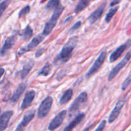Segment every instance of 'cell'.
Segmentation results:
<instances>
[{
    "label": "cell",
    "mask_w": 131,
    "mask_h": 131,
    "mask_svg": "<svg viewBox=\"0 0 131 131\" xmlns=\"http://www.w3.org/2000/svg\"><path fill=\"white\" fill-rule=\"evenodd\" d=\"M77 41L78 40L76 37L70 38L69 42L63 47L60 54L54 59V63L60 64L67 62L71 58L73 50L74 49L77 44Z\"/></svg>",
    "instance_id": "obj_1"
},
{
    "label": "cell",
    "mask_w": 131,
    "mask_h": 131,
    "mask_svg": "<svg viewBox=\"0 0 131 131\" xmlns=\"http://www.w3.org/2000/svg\"><path fill=\"white\" fill-rule=\"evenodd\" d=\"M64 8H65V7H64L63 6L60 5L58 7L56 8L54 10V12L53 14H52V16L50 18L49 21L46 23L44 28H43V32H42V34H43V35H45L46 37V36L49 35L51 33V32L52 31L53 28H54L55 26H56V23H57L60 15L62 14L63 11L64 10Z\"/></svg>",
    "instance_id": "obj_2"
},
{
    "label": "cell",
    "mask_w": 131,
    "mask_h": 131,
    "mask_svg": "<svg viewBox=\"0 0 131 131\" xmlns=\"http://www.w3.org/2000/svg\"><path fill=\"white\" fill-rule=\"evenodd\" d=\"M53 102V99L51 97L48 96L42 102L38 109L37 116L38 118H43L49 113L51 109V106Z\"/></svg>",
    "instance_id": "obj_3"
},
{
    "label": "cell",
    "mask_w": 131,
    "mask_h": 131,
    "mask_svg": "<svg viewBox=\"0 0 131 131\" xmlns=\"http://www.w3.org/2000/svg\"><path fill=\"white\" fill-rule=\"evenodd\" d=\"M131 58V49L128 51V52H127V54H125V56H124V58L121 60L120 63L117 64L113 69L111 70V71L110 72V74H109L108 78H107V80L109 81H111V80L114 79L115 77L119 73V72L126 65V64L127 63L128 61L130 60Z\"/></svg>",
    "instance_id": "obj_4"
},
{
    "label": "cell",
    "mask_w": 131,
    "mask_h": 131,
    "mask_svg": "<svg viewBox=\"0 0 131 131\" xmlns=\"http://www.w3.org/2000/svg\"><path fill=\"white\" fill-rule=\"evenodd\" d=\"M45 37H46V36L43 35L42 33L38 34V35L35 37L34 38L32 39V40L31 41V42H29L27 46L21 47V48L19 50L18 54H19V56H21V55L26 53V52H29V51H31V50H32L33 49H34L35 47H37L38 44H40V43L43 40Z\"/></svg>",
    "instance_id": "obj_5"
},
{
    "label": "cell",
    "mask_w": 131,
    "mask_h": 131,
    "mask_svg": "<svg viewBox=\"0 0 131 131\" xmlns=\"http://www.w3.org/2000/svg\"><path fill=\"white\" fill-rule=\"evenodd\" d=\"M106 56H107V52H106V51H104L101 52V54L97 58V59L95 60L92 67L90 68V69L87 72L86 75V78H90L92 75H94L97 72H98V70H99L100 68L101 67L102 64L104 62L106 58Z\"/></svg>",
    "instance_id": "obj_6"
},
{
    "label": "cell",
    "mask_w": 131,
    "mask_h": 131,
    "mask_svg": "<svg viewBox=\"0 0 131 131\" xmlns=\"http://www.w3.org/2000/svg\"><path fill=\"white\" fill-rule=\"evenodd\" d=\"M66 110H63V111H60L50 122L48 127L49 130L50 131H53L56 129L58 128L61 125L63 122L64 119H65V116H66Z\"/></svg>",
    "instance_id": "obj_7"
},
{
    "label": "cell",
    "mask_w": 131,
    "mask_h": 131,
    "mask_svg": "<svg viewBox=\"0 0 131 131\" xmlns=\"http://www.w3.org/2000/svg\"><path fill=\"white\" fill-rule=\"evenodd\" d=\"M88 99V95L86 92H83L81 93L73 102V103L70 105L69 107V111L70 113H74L79 109L81 106L84 104Z\"/></svg>",
    "instance_id": "obj_8"
},
{
    "label": "cell",
    "mask_w": 131,
    "mask_h": 131,
    "mask_svg": "<svg viewBox=\"0 0 131 131\" xmlns=\"http://www.w3.org/2000/svg\"><path fill=\"white\" fill-rule=\"evenodd\" d=\"M131 46V39L128 40L125 43H124V44L121 45V46H119L118 48L116 49L115 51L113 52H112L110 57V61L111 63L114 62V61H116L118 58L122 56V54H123V52L127 49L129 47H130Z\"/></svg>",
    "instance_id": "obj_9"
},
{
    "label": "cell",
    "mask_w": 131,
    "mask_h": 131,
    "mask_svg": "<svg viewBox=\"0 0 131 131\" xmlns=\"http://www.w3.org/2000/svg\"><path fill=\"white\" fill-rule=\"evenodd\" d=\"M106 1H104L94 12H93L91 14V15L88 17V21H89L90 24H93L101 17L104 12V10L105 9V7H106Z\"/></svg>",
    "instance_id": "obj_10"
},
{
    "label": "cell",
    "mask_w": 131,
    "mask_h": 131,
    "mask_svg": "<svg viewBox=\"0 0 131 131\" xmlns=\"http://www.w3.org/2000/svg\"><path fill=\"white\" fill-rule=\"evenodd\" d=\"M125 103V100L122 99L120 100L118 102L116 103V104L115 105V107L113 110V111H111V114L110 115V117L108 119V122L110 124H111L112 122H113L115 120L118 118V116L120 115V112L122 111V109L123 106H124Z\"/></svg>",
    "instance_id": "obj_11"
},
{
    "label": "cell",
    "mask_w": 131,
    "mask_h": 131,
    "mask_svg": "<svg viewBox=\"0 0 131 131\" xmlns=\"http://www.w3.org/2000/svg\"><path fill=\"white\" fill-rule=\"evenodd\" d=\"M35 113L33 111H28L26 114H25L23 120L20 122V124L18 125V126L17 127L15 131H23L24 128L26 127L28 125V124L33 120V118L35 117Z\"/></svg>",
    "instance_id": "obj_12"
},
{
    "label": "cell",
    "mask_w": 131,
    "mask_h": 131,
    "mask_svg": "<svg viewBox=\"0 0 131 131\" xmlns=\"http://www.w3.org/2000/svg\"><path fill=\"white\" fill-rule=\"evenodd\" d=\"M17 38V35H13L10 36L6 38L1 49V56H3L4 54H5V53L13 47V46L15 44V42H16Z\"/></svg>",
    "instance_id": "obj_13"
},
{
    "label": "cell",
    "mask_w": 131,
    "mask_h": 131,
    "mask_svg": "<svg viewBox=\"0 0 131 131\" xmlns=\"http://www.w3.org/2000/svg\"><path fill=\"white\" fill-rule=\"evenodd\" d=\"M14 115L13 111H6L4 112L0 116V130L3 131L8 127L9 120Z\"/></svg>",
    "instance_id": "obj_14"
},
{
    "label": "cell",
    "mask_w": 131,
    "mask_h": 131,
    "mask_svg": "<svg viewBox=\"0 0 131 131\" xmlns=\"http://www.w3.org/2000/svg\"><path fill=\"white\" fill-rule=\"evenodd\" d=\"M35 96V92L33 90H29L26 92L21 105H20L21 110H25L31 104L32 102L34 100Z\"/></svg>",
    "instance_id": "obj_15"
},
{
    "label": "cell",
    "mask_w": 131,
    "mask_h": 131,
    "mask_svg": "<svg viewBox=\"0 0 131 131\" xmlns=\"http://www.w3.org/2000/svg\"><path fill=\"white\" fill-rule=\"evenodd\" d=\"M26 88V84L25 83H21L19 85V86L17 87L16 90H15V92L13 94V95L12 96L11 99H10V101L13 103H16L18 101V100L19 99L20 96L23 95V93H24V92L25 91Z\"/></svg>",
    "instance_id": "obj_16"
},
{
    "label": "cell",
    "mask_w": 131,
    "mask_h": 131,
    "mask_svg": "<svg viewBox=\"0 0 131 131\" xmlns=\"http://www.w3.org/2000/svg\"><path fill=\"white\" fill-rule=\"evenodd\" d=\"M84 117V113H80L63 129V131H72L83 120V119Z\"/></svg>",
    "instance_id": "obj_17"
},
{
    "label": "cell",
    "mask_w": 131,
    "mask_h": 131,
    "mask_svg": "<svg viewBox=\"0 0 131 131\" xmlns=\"http://www.w3.org/2000/svg\"><path fill=\"white\" fill-rule=\"evenodd\" d=\"M34 64L35 62L31 60V61H29L28 62H27L24 65L21 70V73H20V78H21V79H24V78H26V77L28 75L30 70L33 69Z\"/></svg>",
    "instance_id": "obj_18"
},
{
    "label": "cell",
    "mask_w": 131,
    "mask_h": 131,
    "mask_svg": "<svg viewBox=\"0 0 131 131\" xmlns=\"http://www.w3.org/2000/svg\"><path fill=\"white\" fill-rule=\"evenodd\" d=\"M73 96V90L70 88L68 89L64 92L63 94L62 95L60 99V104L61 105H63L67 103L69 101H70Z\"/></svg>",
    "instance_id": "obj_19"
},
{
    "label": "cell",
    "mask_w": 131,
    "mask_h": 131,
    "mask_svg": "<svg viewBox=\"0 0 131 131\" xmlns=\"http://www.w3.org/2000/svg\"><path fill=\"white\" fill-rule=\"evenodd\" d=\"M90 1L91 0H79V3L74 9V12L75 14H79L81 11L84 10L88 6Z\"/></svg>",
    "instance_id": "obj_20"
},
{
    "label": "cell",
    "mask_w": 131,
    "mask_h": 131,
    "mask_svg": "<svg viewBox=\"0 0 131 131\" xmlns=\"http://www.w3.org/2000/svg\"><path fill=\"white\" fill-rule=\"evenodd\" d=\"M33 32L32 28L29 26H27L23 34V38L24 41L27 42V41L29 40L33 36Z\"/></svg>",
    "instance_id": "obj_21"
},
{
    "label": "cell",
    "mask_w": 131,
    "mask_h": 131,
    "mask_svg": "<svg viewBox=\"0 0 131 131\" xmlns=\"http://www.w3.org/2000/svg\"><path fill=\"white\" fill-rule=\"evenodd\" d=\"M118 8H119L118 6H115V7L112 8H111L110 10H109L107 14H106V18H105V21H106V23H109L110 21H111L113 17L115 15V14H116V12H117L118 10Z\"/></svg>",
    "instance_id": "obj_22"
},
{
    "label": "cell",
    "mask_w": 131,
    "mask_h": 131,
    "mask_svg": "<svg viewBox=\"0 0 131 131\" xmlns=\"http://www.w3.org/2000/svg\"><path fill=\"white\" fill-rule=\"evenodd\" d=\"M60 6V0H49L46 6V10H55L56 8Z\"/></svg>",
    "instance_id": "obj_23"
},
{
    "label": "cell",
    "mask_w": 131,
    "mask_h": 131,
    "mask_svg": "<svg viewBox=\"0 0 131 131\" xmlns=\"http://www.w3.org/2000/svg\"><path fill=\"white\" fill-rule=\"evenodd\" d=\"M51 67L49 63H46V65L42 67V69L38 72V75H43V76H47L49 74L51 71Z\"/></svg>",
    "instance_id": "obj_24"
},
{
    "label": "cell",
    "mask_w": 131,
    "mask_h": 131,
    "mask_svg": "<svg viewBox=\"0 0 131 131\" xmlns=\"http://www.w3.org/2000/svg\"><path fill=\"white\" fill-rule=\"evenodd\" d=\"M11 1L12 0H4L3 1H1V4H0V14L1 15H2V14H3L4 11L8 7Z\"/></svg>",
    "instance_id": "obj_25"
},
{
    "label": "cell",
    "mask_w": 131,
    "mask_h": 131,
    "mask_svg": "<svg viewBox=\"0 0 131 131\" xmlns=\"http://www.w3.org/2000/svg\"><path fill=\"white\" fill-rule=\"evenodd\" d=\"M29 11H30V7H29V5H27V6H24L19 13V18L23 17L25 16L26 15H27L28 14H29Z\"/></svg>",
    "instance_id": "obj_26"
},
{
    "label": "cell",
    "mask_w": 131,
    "mask_h": 131,
    "mask_svg": "<svg viewBox=\"0 0 131 131\" xmlns=\"http://www.w3.org/2000/svg\"><path fill=\"white\" fill-rule=\"evenodd\" d=\"M131 83V74L127 78V79L124 81L122 86V90L124 91L126 90V88L129 86Z\"/></svg>",
    "instance_id": "obj_27"
},
{
    "label": "cell",
    "mask_w": 131,
    "mask_h": 131,
    "mask_svg": "<svg viewBox=\"0 0 131 131\" xmlns=\"http://www.w3.org/2000/svg\"><path fill=\"white\" fill-rule=\"evenodd\" d=\"M106 125V120H102L101 122V124H99V125L98 126V127L96 129V130L95 131H103L104 129L105 128Z\"/></svg>",
    "instance_id": "obj_28"
},
{
    "label": "cell",
    "mask_w": 131,
    "mask_h": 131,
    "mask_svg": "<svg viewBox=\"0 0 131 131\" xmlns=\"http://www.w3.org/2000/svg\"><path fill=\"white\" fill-rule=\"evenodd\" d=\"M45 51H46V49H45L44 48H40L39 49L37 50V52H35V57L39 58L40 56H41L43 53H44Z\"/></svg>",
    "instance_id": "obj_29"
},
{
    "label": "cell",
    "mask_w": 131,
    "mask_h": 131,
    "mask_svg": "<svg viewBox=\"0 0 131 131\" xmlns=\"http://www.w3.org/2000/svg\"><path fill=\"white\" fill-rule=\"evenodd\" d=\"M81 26V22L78 21L77 23H75V24L73 25V26L72 27V28L70 30H71V31H74L76 30V29H78V28H80Z\"/></svg>",
    "instance_id": "obj_30"
},
{
    "label": "cell",
    "mask_w": 131,
    "mask_h": 131,
    "mask_svg": "<svg viewBox=\"0 0 131 131\" xmlns=\"http://www.w3.org/2000/svg\"><path fill=\"white\" fill-rule=\"evenodd\" d=\"M121 1L122 0H113L111 3H110V6H113L115 5H118V4L121 2Z\"/></svg>",
    "instance_id": "obj_31"
},
{
    "label": "cell",
    "mask_w": 131,
    "mask_h": 131,
    "mask_svg": "<svg viewBox=\"0 0 131 131\" xmlns=\"http://www.w3.org/2000/svg\"><path fill=\"white\" fill-rule=\"evenodd\" d=\"M1 77L3 75V74L4 72H5V70H4V69H3V68H1Z\"/></svg>",
    "instance_id": "obj_32"
},
{
    "label": "cell",
    "mask_w": 131,
    "mask_h": 131,
    "mask_svg": "<svg viewBox=\"0 0 131 131\" xmlns=\"http://www.w3.org/2000/svg\"><path fill=\"white\" fill-rule=\"evenodd\" d=\"M46 1H47V0H41L40 3H44Z\"/></svg>",
    "instance_id": "obj_33"
},
{
    "label": "cell",
    "mask_w": 131,
    "mask_h": 131,
    "mask_svg": "<svg viewBox=\"0 0 131 131\" xmlns=\"http://www.w3.org/2000/svg\"><path fill=\"white\" fill-rule=\"evenodd\" d=\"M72 1H76V0H72Z\"/></svg>",
    "instance_id": "obj_34"
}]
</instances>
